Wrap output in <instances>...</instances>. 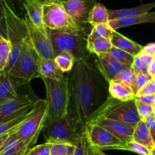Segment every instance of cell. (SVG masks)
I'll return each mask as SVG.
<instances>
[{
  "label": "cell",
  "mask_w": 155,
  "mask_h": 155,
  "mask_svg": "<svg viewBox=\"0 0 155 155\" xmlns=\"http://www.w3.org/2000/svg\"><path fill=\"white\" fill-rule=\"evenodd\" d=\"M84 130L89 144L92 147L102 150L106 149L123 150V147L125 142L121 141L108 131L98 125L95 123H88Z\"/></svg>",
  "instance_id": "8fae6325"
},
{
  "label": "cell",
  "mask_w": 155,
  "mask_h": 155,
  "mask_svg": "<svg viewBox=\"0 0 155 155\" xmlns=\"http://www.w3.org/2000/svg\"><path fill=\"white\" fill-rule=\"evenodd\" d=\"M154 81H155V80H154Z\"/></svg>",
  "instance_id": "9f6ffc18"
},
{
  "label": "cell",
  "mask_w": 155,
  "mask_h": 155,
  "mask_svg": "<svg viewBox=\"0 0 155 155\" xmlns=\"http://www.w3.org/2000/svg\"><path fill=\"white\" fill-rule=\"evenodd\" d=\"M74 145L75 148L72 155H90L91 144H89L85 130Z\"/></svg>",
  "instance_id": "d6a6232c"
},
{
  "label": "cell",
  "mask_w": 155,
  "mask_h": 155,
  "mask_svg": "<svg viewBox=\"0 0 155 155\" xmlns=\"http://www.w3.org/2000/svg\"><path fill=\"white\" fill-rule=\"evenodd\" d=\"M0 35L7 38V33H6V27L5 19L0 18Z\"/></svg>",
  "instance_id": "bcb514c9"
},
{
  "label": "cell",
  "mask_w": 155,
  "mask_h": 155,
  "mask_svg": "<svg viewBox=\"0 0 155 155\" xmlns=\"http://www.w3.org/2000/svg\"><path fill=\"white\" fill-rule=\"evenodd\" d=\"M90 155H107V154L104 153V152H103V150H101V149H98L97 148V147L91 146Z\"/></svg>",
  "instance_id": "7dc6e473"
},
{
  "label": "cell",
  "mask_w": 155,
  "mask_h": 155,
  "mask_svg": "<svg viewBox=\"0 0 155 155\" xmlns=\"http://www.w3.org/2000/svg\"><path fill=\"white\" fill-rule=\"evenodd\" d=\"M84 1H86V2L89 3V5H91L92 6H93V5L95 4V3H96V2L98 1V0H84Z\"/></svg>",
  "instance_id": "816d5d0a"
},
{
  "label": "cell",
  "mask_w": 155,
  "mask_h": 155,
  "mask_svg": "<svg viewBox=\"0 0 155 155\" xmlns=\"http://www.w3.org/2000/svg\"><path fill=\"white\" fill-rule=\"evenodd\" d=\"M107 53L112 59L116 60L117 62L124 64V65H131L133 62V59H134V56H133L132 55L114 46H112L110 51Z\"/></svg>",
  "instance_id": "4dcf8cb0"
},
{
  "label": "cell",
  "mask_w": 155,
  "mask_h": 155,
  "mask_svg": "<svg viewBox=\"0 0 155 155\" xmlns=\"http://www.w3.org/2000/svg\"><path fill=\"white\" fill-rule=\"evenodd\" d=\"M155 7V1L152 2L147 3V4H142L139 6L133 8H129V9H115V10H108V17L109 20H114L117 18H126V17H132V16H138V15H142L144 14H146L150 12L149 11L151 10L153 8Z\"/></svg>",
  "instance_id": "7402d4cb"
},
{
  "label": "cell",
  "mask_w": 155,
  "mask_h": 155,
  "mask_svg": "<svg viewBox=\"0 0 155 155\" xmlns=\"http://www.w3.org/2000/svg\"><path fill=\"white\" fill-rule=\"evenodd\" d=\"M131 67L133 68V69L134 70L136 74H138V73L147 74L148 73V65L141 60V59L139 57L138 55L134 56V59H133V62L132 63Z\"/></svg>",
  "instance_id": "f35d334b"
},
{
  "label": "cell",
  "mask_w": 155,
  "mask_h": 155,
  "mask_svg": "<svg viewBox=\"0 0 155 155\" xmlns=\"http://www.w3.org/2000/svg\"><path fill=\"white\" fill-rule=\"evenodd\" d=\"M88 123H95V124L98 125L101 127L108 131L110 133L114 135L116 138H117L123 142L130 141L133 138L134 128L124 122H121L108 119L98 118L90 120L88 122Z\"/></svg>",
  "instance_id": "4fadbf2b"
},
{
  "label": "cell",
  "mask_w": 155,
  "mask_h": 155,
  "mask_svg": "<svg viewBox=\"0 0 155 155\" xmlns=\"http://www.w3.org/2000/svg\"><path fill=\"white\" fill-rule=\"evenodd\" d=\"M4 19L7 39L11 44L8 62L5 70L7 71L16 64L22 55L28 40V32L25 19L17 15L11 0H4Z\"/></svg>",
  "instance_id": "7a4b0ae2"
},
{
  "label": "cell",
  "mask_w": 155,
  "mask_h": 155,
  "mask_svg": "<svg viewBox=\"0 0 155 155\" xmlns=\"http://www.w3.org/2000/svg\"><path fill=\"white\" fill-rule=\"evenodd\" d=\"M37 100L18 92L15 98L0 103V122L7 121L33 107Z\"/></svg>",
  "instance_id": "7c38bea8"
},
{
  "label": "cell",
  "mask_w": 155,
  "mask_h": 155,
  "mask_svg": "<svg viewBox=\"0 0 155 155\" xmlns=\"http://www.w3.org/2000/svg\"><path fill=\"white\" fill-rule=\"evenodd\" d=\"M144 23H155V12H148L138 16L126 17V18H117L114 20H109L108 25L113 30H117V29L122 27L144 24Z\"/></svg>",
  "instance_id": "e0dca14e"
},
{
  "label": "cell",
  "mask_w": 155,
  "mask_h": 155,
  "mask_svg": "<svg viewBox=\"0 0 155 155\" xmlns=\"http://www.w3.org/2000/svg\"><path fill=\"white\" fill-rule=\"evenodd\" d=\"M18 1L21 2H22V3H23V2H24V0H18Z\"/></svg>",
  "instance_id": "db71d44e"
},
{
  "label": "cell",
  "mask_w": 155,
  "mask_h": 155,
  "mask_svg": "<svg viewBox=\"0 0 155 155\" xmlns=\"http://www.w3.org/2000/svg\"><path fill=\"white\" fill-rule=\"evenodd\" d=\"M65 74L71 94L68 114L77 127L84 131L93 114L110 97L109 82L97 67L92 54L77 59L72 70Z\"/></svg>",
  "instance_id": "6da1fadb"
},
{
  "label": "cell",
  "mask_w": 155,
  "mask_h": 155,
  "mask_svg": "<svg viewBox=\"0 0 155 155\" xmlns=\"http://www.w3.org/2000/svg\"><path fill=\"white\" fill-rule=\"evenodd\" d=\"M132 140L148 147V148H151L154 146L149 129H148L145 122L142 119L140 120L134 127Z\"/></svg>",
  "instance_id": "cb8c5ba5"
},
{
  "label": "cell",
  "mask_w": 155,
  "mask_h": 155,
  "mask_svg": "<svg viewBox=\"0 0 155 155\" xmlns=\"http://www.w3.org/2000/svg\"><path fill=\"white\" fill-rule=\"evenodd\" d=\"M110 43L112 46L127 52L133 56L139 55L142 51L143 46L137 43L135 41L129 39L127 36L114 30L110 38Z\"/></svg>",
  "instance_id": "d6986e66"
},
{
  "label": "cell",
  "mask_w": 155,
  "mask_h": 155,
  "mask_svg": "<svg viewBox=\"0 0 155 155\" xmlns=\"http://www.w3.org/2000/svg\"><path fill=\"white\" fill-rule=\"evenodd\" d=\"M75 145L69 143H51L50 155H72Z\"/></svg>",
  "instance_id": "1f68e13d"
},
{
  "label": "cell",
  "mask_w": 155,
  "mask_h": 155,
  "mask_svg": "<svg viewBox=\"0 0 155 155\" xmlns=\"http://www.w3.org/2000/svg\"><path fill=\"white\" fill-rule=\"evenodd\" d=\"M27 24L29 42L38 56L44 59H54L53 47L48 28L38 27L33 25L27 16L24 18Z\"/></svg>",
  "instance_id": "30bf717a"
},
{
  "label": "cell",
  "mask_w": 155,
  "mask_h": 155,
  "mask_svg": "<svg viewBox=\"0 0 155 155\" xmlns=\"http://www.w3.org/2000/svg\"><path fill=\"white\" fill-rule=\"evenodd\" d=\"M23 5L27 12V16L30 22L38 27H45L42 20V0H24Z\"/></svg>",
  "instance_id": "ffe728a7"
},
{
  "label": "cell",
  "mask_w": 155,
  "mask_h": 155,
  "mask_svg": "<svg viewBox=\"0 0 155 155\" xmlns=\"http://www.w3.org/2000/svg\"><path fill=\"white\" fill-rule=\"evenodd\" d=\"M15 79L6 71H0V103L15 98L18 96Z\"/></svg>",
  "instance_id": "ac0fdd59"
},
{
  "label": "cell",
  "mask_w": 155,
  "mask_h": 155,
  "mask_svg": "<svg viewBox=\"0 0 155 155\" xmlns=\"http://www.w3.org/2000/svg\"><path fill=\"white\" fill-rule=\"evenodd\" d=\"M24 155H37V154H36V153L35 152V150H33V147H31V148H30V150H29Z\"/></svg>",
  "instance_id": "f907efd6"
},
{
  "label": "cell",
  "mask_w": 155,
  "mask_h": 155,
  "mask_svg": "<svg viewBox=\"0 0 155 155\" xmlns=\"http://www.w3.org/2000/svg\"><path fill=\"white\" fill-rule=\"evenodd\" d=\"M136 73L135 72V71L133 69V68H132L131 66H130L128 67V68H126V69L123 70L120 74H118L116 76V78H115L114 79L123 82V83L128 85V86H130V88H132L133 82H134L135 78H136Z\"/></svg>",
  "instance_id": "e575fe53"
},
{
  "label": "cell",
  "mask_w": 155,
  "mask_h": 155,
  "mask_svg": "<svg viewBox=\"0 0 155 155\" xmlns=\"http://www.w3.org/2000/svg\"><path fill=\"white\" fill-rule=\"evenodd\" d=\"M42 1H45V0H42ZM58 1H61V2H62V1H64V0H58Z\"/></svg>",
  "instance_id": "11a10c76"
},
{
  "label": "cell",
  "mask_w": 155,
  "mask_h": 155,
  "mask_svg": "<svg viewBox=\"0 0 155 155\" xmlns=\"http://www.w3.org/2000/svg\"><path fill=\"white\" fill-rule=\"evenodd\" d=\"M141 53H143L148 56L155 57V43H148L146 46H143Z\"/></svg>",
  "instance_id": "7bdbcfd3"
},
{
  "label": "cell",
  "mask_w": 155,
  "mask_h": 155,
  "mask_svg": "<svg viewBox=\"0 0 155 155\" xmlns=\"http://www.w3.org/2000/svg\"><path fill=\"white\" fill-rule=\"evenodd\" d=\"M42 20L45 27L50 30H85L86 28L71 19L61 2L58 0L43 1Z\"/></svg>",
  "instance_id": "ba28073f"
},
{
  "label": "cell",
  "mask_w": 155,
  "mask_h": 155,
  "mask_svg": "<svg viewBox=\"0 0 155 155\" xmlns=\"http://www.w3.org/2000/svg\"><path fill=\"white\" fill-rule=\"evenodd\" d=\"M65 11L77 24L85 27L88 24L89 11L92 7L84 0H64L61 2Z\"/></svg>",
  "instance_id": "9a60e30c"
},
{
  "label": "cell",
  "mask_w": 155,
  "mask_h": 155,
  "mask_svg": "<svg viewBox=\"0 0 155 155\" xmlns=\"http://www.w3.org/2000/svg\"><path fill=\"white\" fill-rule=\"evenodd\" d=\"M136 100H139L142 103H145L150 106H154L155 104V94H151V95H145L140 96V97H135Z\"/></svg>",
  "instance_id": "b9f144b4"
},
{
  "label": "cell",
  "mask_w": 155,
  "mask_h": 155,
  "mask_svg": "<svg viewBox=\"0 0 155 155\" xmlns=\"http://www.w3.org/2000/svg\"><path fill=\"white\" fill-rule=\"evenodd\" d=\"M149 155H155V146L150 148V153Z\"/></svg>",
  "instance_id": "f5cc1de1"
},
{
  "label": "cell",
  "mask_w": 155,
  "mask_h": 155,
  "mask_svg": "<svg viewBox=\"0 0 155 155\" xmlns=\"http://www.w3.org/2000/svg\"><path fill=\"white\" fill-rule=\"evenodd\" d=\"M135 102H136V106L137 108V111L139 112V115H140L142 119H145L147 117L154 114V107L153 106L147 105L145 103H142L139 100H136L135 98Z\"/></svg>",
  "instance_id": "8d00e7d4"
},
{
  "label": "cell",
  "mask_w": 155,
  "mask_h": 155,
  "mask_svg": "<svg viewBox=\"0 0 155 155\" xmlns=\"http://www.w3.org/2000/svg\"><path fill=\"white\" fill-rule=\"evenodd\" d=\"M113 46L109 40L89 39L86 40V49L89 53L93 55H101L107 53Z\"/></svg>",
  "instance_id": "4316f807"
},
{
  "label": "cell",
  "mask_w": 155,
  "mask_h": 155,
  "mask_svg": "<svg viewBox=\"0 0 155 155\" xmlns=\"http://www.w3.org/2000/svg\"><path fill=\"white\" fill-rule=\"evenodd\" d=\"M151 79H152V78L148 73L147 74H144V73H138V74H136V78H135L133 84L132 86V90L135 93V95L140 88H142L147 82H148Z\"/></svg>",
  "instance_id": "d590c367"
},
{
  "label": "cell",
  "mask_w": 155,
  "mask_h": 155,
  "mask_svg": "<svg viewBox=\"0 0 155 155\" xmlns=\"http://www.w3.org/2000/svg\"><path fill=\"white\" fill-rule=\"evenodd\" d=\"M108 91L110 97L117 100L126 101L135 98V93L132 88L116 79L109 81Z\"/></svg>",
  "instance_id": "603a6c76"
},
{
  "label": "cell",
  "mask_w": 155,
  "mask_h": 155,
  "mask_svg": "<svg viewBox=\"0 0 155 155\" xmlns=\"http://www.w3.org/2000/svg\"><path fill=\"white\" fill-rule=\"evenodd\" d=\"M151 94H155V81L153 79L147 82L142 88H140L136 94L135 97L151 95Z\"/></svg>",
  "instance_id": "74e56055"
},
{
  "label": "cell",
  "mask_w": 155,
  "mask_h": 155,
  "mask_svg": "<svg viewBox=\"0 0 155 155\" xmlns=\"http://www.w3.org/2000/svg\"><path fill=\"white\" fill-rule=\"evenodd\" d=\"M45 87L47 115L45 123L66 116L71 103L69 84L65 74L61 80H52L41 77Z\"/></svg>",
  "instance_id": "3957f363"
},
{
  "label": "cell",
  "mask_w": 155,
  "mask_h": 155,
  "mask_svg": "<svg viewBox=\"0 0 155 155\" xmlns=\"http://www.w3.org/2000/svg\"><path fill=\"white\" fill-rule=\"evenodd\" d=\"M50 146L51 143L45 141L42 144L33 146V148L37 155H50Z\"/></svg>",
  "instance_id": "ab89813d"
},
{
  "label": "cell",
  "mask_w": 155,
  "mask_h": 155,
  "mask_svg": "<svg viewBox=\"0 0 155 155\" xmlns=\"http://www.w3.org/2000/svg\"><path fill=\"white\" fill-rule=\"evenodd\" d=\"M123 150H128V151L133 152L139 155H149L150 153V148L133 140L124 143Z\"/></svg>",
  "instance_id": "836d02e7"
},
{
  "label": "cell",
  "mask_w": 155,
  "mask_h": 155,
  "mask_svg": "<svg viewBox=\"0 0 155 155\" xmlns=\"http://www.w3.org/2000/svg\"><path fill=\"white\" fill-rule=\"evenodd\" d=\"M40 78H47L52 80H61L65 76L60 68L58 67L54 59H44L39 56L38 59Z\"/></svg>",
  "instance_id": "44dd1931"
},
{
  "label": "cell",
  "mask_w": 155,
  "mask_h": 155,
  "mask_svg": "<svg viewBox=\"0 0 155 155\" xmlns=\"http://www.w3.org/2000/svg\"><path fill=\"white\" fill-rule=\"evenodd\" d=\"M31 147L21 139L14 130L9 134L3 144L0 150V155H24Z\"/></svg>",
  "instance_id": "2e32d148"
},
{
  "label": "cell",
  "mask_w": 155,
  "mask_h": 155,
  "mask_svg": "<svg viewBox=\"0 0 155 155\" xmlns=\"http://www.w3.org/2000/svg\"><path fill=\"white\" fill-rule=\"evenodd\" d=\"M93 58L97 67L108 82L114 79L123 70L131 66L117 62L107 53L101 55H93Z\"/></svg>",
  "instance_id": "5bb4252c"
},
{
  "label": "cell",
  "mask_w": 155,
  "mask_h": 155,
  "mask_svg": "<svg viewBox=\"0 0 155 155\" xmlns=\"http://www.w3.org/2000/svg\"><path fill=\"white\" fill-rule=\"evenodd\" d=\"M46 115L45 100L44 99H38L31 113L19 127L15 129V132L21 139L32 147L36 144L38 137L45 126Z\"/></svg>",
  "instance_id": "52a82bcc"
},
{
  "label": "cell",
  "mask_w": 155,
  "mask_h": 155,
  "mask_svg": "<svg viewBox=\"0 0 155 155\" xmlns=\"http://www.w3.org/2000/svg\"><path fill=\"white\" fill-rule=\"evenodd\" d=\"M46 142L69 143L74 144L84 131H81L69 114L62 118L46 122L42 129Z\"/></svg>",
  "instance_id": "8992f818"
},
{
  "label": "cell",
  "mask_w": 155,
  "mask_h": 155,
  "mask_svg": "<svg viewBox=\"0 0 155 155\" xmlns=\"http://www.w3.org/2000/svg\"><path fill=\"white\" fill-rule=\"evenodd\" d=\"M0 18L4 19V0H0Z\"/></svg>",
  "instance_id": "c3c4849f"
},
{
  "label": "cell",
  "mask_w": 155,
  "mask_h": 155,
  "mask_svg": "<svg viewBox=\"0 0 155 155\" xmlns=\"http://www.w3.org/2000/svg\"><path fill=\"white\" fill-rule=\"evenodd\" d=\"M98 118L117 120L133 128L142 120L137 111L135 98L123 101L113 98L110 96L93 114L89 121Z\"/></svg>",
  "instance_id": "5b68a950"
},
{
  "label": "cell",
  "mask_w": 155,
  "mask_h": 155,
  "mask_svg": "<svg viewBox=\"0 0 155 155\" xmlns=\"http://www.w3.org/2000/svg\"><path fill=\"white\" fill-rule=\"evenodd\" d=\"M11 132H9V133H7V134H5V135L0 136V150H1L2 147V145H3V144H4V142L5 141V140H6V138H8V136L9 134H10Z\"/></svg>",
  "instance_id": "681fc988"
},
{
  "label": "cell",
  "mask_w": 155,
  "mask_h": 155,
  "mask_svg": "<svg viewBox=\"0 0 155 155\" xmlns=\"http://www.w3.org/2000/svg\"><path fill=\"white\" fill-rule=\"evenodd\" d=\"M142 120L145 122L148 129H149L150 134H151L153 142H154L155 146V114H153V115H150V116L147 117L146 119Z\"/></svg>",
  "instance_id": "60d3db41"
},
{
  "label": "cell",
  "mask_w": 155,
  "mask_h": 155,
  "mask_svg": "<svg viewBox=\"0 0 155 155\" xmlns=\"http://www.w3.org/2000/svg\"><path fill=\"white\" fill-rule=\"evenodd\" d=\"M148 74L152 78L153 80H155V57L148 66Z\"/></svg>",
  "instance_id": "f6af8a7d"
},
{
  "label": "cell",
  "mask_w": 155,
  "mask_h": 155,
  "mask_svg": "<svg viewBox=\"0 0 155 155\" xmlns=\"http://www.w3.org/2000/svg\"><path fill=\"white\" fill-rule=\"evenodd\" d=\"M56 65L64 73H68L72 70L76 59L69 52H62L54 58Z\"/></svg>",
  "instance_id": "83f0119b"
},
{
  "label": "cell",
  "mask_w": 155,
  "mask_h": 155,
  "mask_svg": "<svg viewBox=\"0 0 155 155\" xmlns=\"http://www.w3.org/2000/svg\"><path fill=\"white\" fill-rule=\"evenodd\" d=\"M138 56H139V57L140 58L141 60H142L144 63L146 64L148 66L150 65V63L152 62V60L154 59V57H153V56H148V55L145 54V53H140L139 55H138Z\"/></svg>",
  "instance_id": "ee69618b"
},
{
  "label": "cell",
  "mask_w": 155,
  "mask_h": 155,
  "mask_svg": "<svg viewBox=\"0 0 155 155\" xmlns=\"http://www.w3.org/2000/svg\"><path fill=\"white\" fill-rule=\"evenodd\" d=\"M11 53V44L8 40L0 35V71L5 70Z\"/></svg>",
  "instance_id": "f546056e"
},
{
  "label": "cell",
  "mask_w": 155,
  "mask_h": 155,
  "mask_svg": "<svg viewBox=\"0 0 155 155\" xmlns=\"http://www.w3.org/2000/svg\"><path fill=\"white\" fill-rule=\"evenodd\" d=\"M55 57L62 52H69L77 59L88 56L87 36L85 30H50L48 29Z\"/></svg>",
  "instance_id": "277c9868"
},
{
  "label": "cell",
  "mask_w": 155,
  "mask_h": 155,
  "mask_svg": "<svg viewBox=\"0 0 155 155\" xmlns=\"http://www.w3.org/2000/svg\"><path fill=\"white\" fill-rule=\"evenodd\" d=\"M109 21L107 9L101 3H95L91 8L88 15V24L93 26L100 24H107Z\"/></svg>",
  "instance_id": "d4e9b609"
},
{
  "label": "cell",
  "mask_w": 155,
  "mask_h": 155,
  "mask_svg": "<svg viewBox=\"0 0 155 155\" xmlns=\"http://www.w3.org/2000/svg\"><path fill=\"white\" fill-rule=\"evenodd\" d=\"M38 59L39 56L29 42L28 39L19 60L6 72L21 83H28L33 79L40 78Z\"/></svg>",
  "instance_id": "9c48e42d"
},
{
  "label": "cell",
  "mask_w": 155,
  "mask_h": 155,
  "mask_svg": "<svg viewBox=\"0 0 155 155\" xmlns=\"http://www.w3.org/2000/svg\"><path fill=\"white\" fill-rule=\"evenodd\" d=\"M114 30H112L107 24H100L92 27V30L88 34L89 39H100L109 40H110L112 34Z\"/></svg>",
  "instance_id": "f1b7e54d"
},
{
  "label": "cell",
  "mask_w": 155,
  "mask_h": 155,
  "mask_svg": "<svg viewBox=\"0 0 155 155\" xmlns=\"http://www.w3.org/2000/svg\"><path fill=\"white\" fill-rule=\"evenodd\" d=\"M33 106L30 108V109L24 111L21 114L16 115V116L11 119L0 122V136L5 135V134L9 133V132L15 130L17 128L19 127L27 119V117L30 115V114L31 113V111L33 109Z\"/></svg>",
  "instance_id": "484cf974"
}]
</instances>
